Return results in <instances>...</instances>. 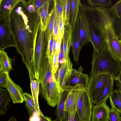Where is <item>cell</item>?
Wrapping results in <instances>:
<instances>
[{
  "label": "cell",
  "mask_w": 121,
  "mask_h": 121,
  "mask_svg": "<svg viewBox=\"0 0 121 121\" xmlns=\"http://www.w3.org/2000/svg\"><path fill=\"white\" fill-rule=\"evenodd\" d=\"M27 9L26 14L22 7L14 8L9 18L16 42L15 48L22 56L30 79H32L35 78L32 59L40 22L39 14L35 10L29 11Z\"/></svg>",
  "instance_id": "1"
},
{
  "label": "cell",
  "mask_w": 121,
  "mask_h": 121,
  "mask_svg": "<svg viewBox=\"0 0 121 121\" xmlns=\"http://www.w3.org/2000/svg\"><path fill=\"white\" fill-rule=\"evenodd\" d=\"M121 69V62L115 58L107 46L100 51H93L90 78L101 73L117 75Z\"/></svg>",
  "instance_id": "2"
},
{
  "label": "cell",
  "mask_w": 121,
  "mask_h": 121,
  "mask_svg": "<svg viewBox=\"0 0 121 121\" xmlns=\"http://www.w3.org/2000/svg\"><path fill=\"white\" fill-rule=\"evenodd\" d=\"M48 40L46 30L40 25L36 37L32 59L35 79L39 82L42 74L47 54Z\"/></svg>",
  "instance_id": "3"
},
{
  "label": "cell",
  "mask_w": 121,
  "mask_h": 121,
  "mask_svg": "<svg viewBox=\"0 0 121 121\" xmlns=\"http://www.w3.org/2000/svg\"><path fill=\"white\" fill-rule=\"evenodd\" d=\"M83 10L90 11L91 23L100 26L105 30L107 28L113 26V22L109 9L104 7H91L81 4Z\"/></svg>",
  "instance_id": "4"
},
{
  "label": "cell",
  "mask_w": 121,
  "mask_h": 121,
  "mask_svg": "<svg viewBox=\"0 0 121 121\" xmlns=\"http://www.w3.org/2000/svg\"><path fill=\"white\" fill-rule=\"evenodd\" d=\"M112 76L109 73H101L90 78L86 90L93 104H95L102 91Z\"/></svg>",
  "instance_id": "5"
},
{
  "label": "cell",
  "mask_w": 121,
  "mask_h": 121,
  "mask_svg": "<svg viewBox=\"0 0 121 121\" xmlns=\"http://www.w3.org/2000/svg\"><path fill=\"white\" fill-rule=\"evenodd\" d=\"M93 104L87 90H79L77 112L82 121H91Z\"/></svg>",
  "instance_id": "6"
},
{
  "label": "cell",
  "mask_w": 121,
  "mask_h": 121,
  "mask_svg": "<svg viewBox=\"0 0 121 121\" xmlns=\"http://www.w3.org/2000/svg\"><path fill=\"white\" fill-rule=\"evenodd\" d=\"M83 69L80 66L78 70L72 69L64 88V91L72 89H86L89 81L87 74L82 73Z\"/></svg>",
  "instance_id": "7"
},
{
  "label": "cell",
  "mask_w": 121,
  "mask_h": 121,
  "mask_svg": "<svg viewBox=\"0 0 121 121\" xmlns=\"http://www.w3.org/2000/svg\"><path fill=\"white\" fill-rule=\"evenodd\" d=\"M10 16V15H9ZM9 16L0 19V50L16 46L14 35L10 23Z\"/></svg>",
  "instance_id": "8"
},
{
  "label": "cell",
  "mask_w": 121,
  "mask_h": 121,
  "mask_svg": "<svg viewBox=\"0 0 121 121\" xmlns=\"http://www.w3.org/2000/svg\"><path fill=\"white\" fill-rule=\"evenodd\" d=\"M105 30L108 49L115 58L121 62V40L116 34L113 26Z\"/></svg>",
  "instance_id": "9"
},
{
  "label": "cell",
  "mask_w": 121,
  "mask_h": 121,
  "mask_svg": "<svg viewBox=\"0 0 121 121\" xmlns=\"http://www.w3.org/2000/svg\"><path fill=\"white\" fill-rule=\"evenodd\" d=\"M64 91L57 82L53 73L44 98L49 105L54 107L59 102Z\"/></svg>",
  "instance_id": "10"
},
{
  "label": "cell",
  "mask_w": 121,
  "mask_h": 121,
  "mask_svg": "<svg viewBox=\"0 0 121 121\" xmlns=\"http://www.w3.org/2000/svg\"><path fill=\"white\" fill-rule=\"evenodd\" d=\"M90 30L94 51L99 52L107 46V34L104 29L95 24Z\"/></svg>",
  "instance_id": "11"
},
{
  "label": "cell",
  "mask_w": 121,
  "mask_h": 121,
  "mask_svg": "<svg viewBox=\"0 0 121 121\" xmlns=\"http://www.w3.org/2000/svg\"><path fill=\"white\" fill-rule=\"evenodd\" d=\"M78 18L79 25V32L80 46L81 49L89 43H92L89 28V23L85 14L79 12Z\"/></svg>",
  "instance_id": "12"
},
{
  "label": "cell",
  "mask_w": 121,
  "mask_h": 121,
  "mask_svg": "<svg viewBox=\"0 0 121 121\" xmlns=\"http://www.w3.org/2000/svg\"><path fill=\"white\" fill-rule=\"evenodd\" d=\"M53 72L52 64L48 56L46 58L39 83L41 84V94L44 98L52 78Z\"/></svg>",
  "instance_id": "13"
},
{
  "label": "cell",
  "mask_w": 121,
  "mask_h": 121,
  "mask_svg": "<svg viewBox=\"0 0 121 121\" xmlns=\"http://www.w3.org/2000/svg\"><path fill=\"white\" fill-rule=\"evenodd\" d=\"M7 87L13 104L22 103L24 99L23 90L18 84H15L10 78L9 73L7 74Z\"/></svg>",
  "instance_id": "14"
},
{
  "label": "cell",
  "mask_w": 121,
  "mask_h": 121,
  "mask_svg": "<svg viewBox=\"0 0 121 121\" xmlns=\"http://www.w3.org/2000/svg\"><path fill=\"white\" fill-rule=\"evenodd\" d=\"M109 107L105 102L92 108L91 121H108Z\"/></svg>",
  "instance_id": "15"
},
{
  "label": "cell",
  "mask_w": 121,
  "mask_h": 121,
  "mask_svg": "<svg viewBox=\"0 0 121 121\" xmlns=\"http://www.w3.org/2000/svg\"><path fill=\"white\" fill-rule=\"evenodd\" d=\"M79 90H69L65 101L64 110L68 112L69 118L70 119H73L74 118L77 112Z\"/></svg>",
  "instance_id": "16"
},
{
  "label": "cell",
  "mask_w": 121,
  "mask_h": 121,
  "mask_svg": "<svg viewBox=\"0 0 121 121\" xmlns=\"http://www.w3.org/2000/svg\"><path fill=\"white\" fill-rule=\"evenodd\" d=\"M73 64L70 61H66L54 74L56 81L64 91V88L73 69Z\"/></svg>",
  "instance_id": "17"
},
{
  "label": "cell",
  "mask_w": 121,
  "mask_h": 121,
  "mask_svg": "<svg viewBox=\"0 0 121 121\" xmlns=\"http://www.w3.org/2000/svg\"><path fill=\"white\" fill-rule=\"evenodd\" d=\"M73 32L72 26L70 23L65 25L64 34L62 38L65 58L68 61H70L69 54L73 40Z\"/></svg>",
  "instance_id": "18"
},
{
  "label": "cell",
  "mask_w": 121,
  "mask_h": 121,
  "mask_svg": "<svg viewBox=\"0 0 121 121\" xmlns=\"http://www.w3.org/2000/svg\"><path fill=\"white\" fill-rule=\"evenodd\" d=\"M22 0H0V19L9 16L15 7Z\"/></svg>",
  "instance_id": "19"
},
{
  "label": "cell",
  "mask_w": 121,
  "mask_h": 121,
  "mask_svg": "<svg viewBox=\"0 0 121 121\" xmlns=\"http://www.w3.org/2000/svg\"><path fill=\"white\" fill-rule=\"evenodd\" d=\"M114 77L112 76L105 85L98 97L95 105L106 102L109 97L113 91Z\"/></svg>",
  "instance_id": "20"
},
{
  "label": "cell",
  "mask_w": 121,
  "mask_h": 121,
  "mask_svg": "<svg viewBox=\"0 0 121 121\" xmlns=\"http://www.w3.org/2000/svg\"><path fill=\"white\" fill-rule=\"evenodd\" d=\"M50 0H46L39 9L38 13L40 19V24L43 30H46L50 18L48 13V8Z\"/></svg>",
  "instance_id": "21"
},
{
  "label": "cell",
  "mask_w": 121,
  "mask_h": 121,
  "mask_svg": "<svg viewBox=\"0 0 121 121\" xmlns=\"http://www.w3.org/2000/svg\"><path fill=\"white\" fill-rule=\"evenodd\" d=\"M69 92V90H65L62 94L56 105L55 113L56 118L53 121H61L63 119L65 102Z\"/></svg>",
  "instance_id": "22"
},
{
  "label": "cell",
  "mask_w": 121,
  "mask_h": 121,
  "mask_svg": "<svg viewBox=\"0 0 121 121\" xmlns=\"http://www.w3.org/2000/svg\"><path fill=\"white\" fill-rule=\"evenodd\" d=\"M12 61L6 52L0 50V73H9L12 68Z\"/></svg>",
  "instance_id": "23"
},
{
  "label": "cell",
  "mask_w": 121,
  "mask_h": 121,
  "mask_svg": "<svg viewBox=\"0 0 121 121\" xmlns=\"http://www.w3.org/2000/svg\"><path fill=\"white\" fill-rule=\"evenodd\" d=\"M11 99L9 93L7 89L0 88V115H4L8 110L7 107Z\"/></svg>",
  "instance_id": "24"
},
{
  "label": "cell",
  "mask_w": 121,
  "mask_h": 121,
  "mask_svg": "<svg viewBox=\"0 0 121 121\" xmlns=\"http://www.w3.org/2000/svg\"><path fill=\"white\" fill-rule=\"evenodd\" d=\"M76 22V31L74 36L73 38L72 45V51L73 59L76 62L78 60L80 52L81 49L80 46V41L79 35V20L78 18Z\"/></svg>",
  "instance_id": "25"
},
{
  "label": "cell",
  "mask_w": 121,
  "mask_h": 121,
  "mask_svg": "<svg viewBox=\"0 0 121 121\" xmlns=\"http://www.w3.org/2000/svg\"><path fill=\"white\" fill-rule=\"evenodd\" d=\"M109 98L111 108L121 114V90L115 89Z\"/></svg>",
  "instance_id": "26"
},
{
  "label": "cell",
  "mask_w": 121,
  "mask_h": 121,
  "mask_svg": "<svg viewBox=\"0 0 121 121\" xmlns=\"http://www.w3.org/2000/svg\"><path fill=\"white\" fill-rule=\"evenodd\" d=\"M71 25L73 31L78 17L79 9L81 3L80 0H71Z\"/></svg>",
  "instance_id": "27"
},
{
  "label": "cell",
  "mask_w": 121,
  "mask_h": 121,
  "mask_svg": "<svg viewBox=\"0 0 121 121\" xmlns=\"http://www.w3.org/2000/svg\"><path fill=\"white\" fill-rule=\"evenodd\" d=\"M23 96L26 107L30 117L32 116L34 113L36 111H38L39 113L32 95L26 92L24 93Z\"/></svg>",
  "instance_id": "28"
},
{
  "label": "cell",
  "mask_w": 121,
  "mask_h": 121,
  "mask_svg": "<svg viewBox=\"0 0 121 121\" xmlns=\"http://www.w3.org/2000/svg\"><path fill=\"white\" fill-rule=\"evenodd\" d=\"M39 84V82L36 80H35L30 81V86L32 95L39 113L40 114L42 113L40 110L38 102Z\"/></svg>",
  "instance_id": "29"
},
{
  "label": "cell",
  "mask_w": 121,
  "mask_h": 121,
  "mask_svg": "<svg viewBox=\"0 0 121 121\" xmlns=\"http://www.w3.org/2000/svg\"><path fill=\"white\" fill-rule=\"evenodd\" d=\"M49 14L50 18L46 30L48 41L51 35L53 33L54 24L56 16L55 9L54 6Z\"/></svg>",
  "instance_id": "30"
},
{
  "label": "cell",
  "mask_w": 121,
  "mask_h": 121,
  "mask_svg": "<svg viewBox=\"0 0 121 121\" xmlns=\"http://www.w3.org/2000/svg\"><path fill=\"white\" fill-rule=\"evenodd\" d=\"M63 9L62 16L64 25L69 23L71 1L63 0Z\"/></svg>",
  "instance_id": "31"
},
{
  "label": "cell",
  "mask_w": 121,
  "mask_h": 121,
  "mask_svg": "<svg viewBox=\"0 0 121 121\" xmlns=\"http://www.w3.org/2000/svg\"><path fill=\"white\" fill-rule=\"evenodd\" d=\"M56 16L58 21L62 16L63 9V0H54Z\"/></svg>",
  "instance_id": "32"
},
{
  "label": "cell",
  "mask_w": 121,
  "mask_h": 121,
  "mask_svg": "<svg viewBox=\"0 0 121 121\" xmlns=\"http://www.w3.org/2000/svg\"><path fill=\"white\" fill-rule=\"evenodd\" d=\"M87 2L91 6H99L102 7L110 6L112 3L111 0H88Z\"/></svg>",
  "instance_id": "33"
},
{
  "label": "cell",
  "mask_w": 121,
  "mask_h": 121,
  "mask_svg": "<svg viewBox=\"0 0 121 121\" xmlns=\"http://www.w3.org/2000/svg\"><path fill=\"white\" fill-rule=\"evenodd\" d=\"M110 12L116 17L121 18V0L117 2L109 9Z\"/></svg>",
  "instance_id": "34"
},
{
  "label": "cell",
  "mask_w": 121,
  "mask_h": 121,
  "mask_svg": "<svg viewBox=\"0 0 121 121\" xmlns=\"http://www.w3.org/2000/svg\"><path fill=\"white\" fill-rule=\"evenodd\" d=\"M54 37L53 33L51 35L50 38L48 41L47 54L48 57L50 59L51 62L52 64L53 55V47Z\"/></svg>",
  "instance_id": "35"
},
{
  "label": "cell",
  "mask_w": 121,
  "mask_h": 121,
  "mask_svg": "<svg viewBox=\"0 0 121 121\" xmlns=\"http://www.w3.org/2000/svg\"><path fill=\"white\" fill-rule=\"evenodd\" d=\"M121 121V114L112 108L110 109L109 113L108 121Z\"/></svg>",
  "instance_id": "36"
},
{
  "label": "cell",
  "mask_w": 121,
  "mask_h": 121,
  "mask_svg": "<svg viewBox=\"0 0 121 121\" xmlns=\"http://www.w3.org/2000/svg\"><path fill=\"white\" fill-rule=\"evenodd\" d=\"M66 61V60L65 58L63 44L62 40L60 52L58 55V67L57 70L60 69L63 64Z\"/></svg>",
  "instance_id": "37"
},
{
  "label": "cell",
  "mask_w": 121,
  "mask_h": 121,
  "mask_svg": "<svg viewBox=\"0 0 121 121\" xmlns=\"http://www.w3.org/2000/svg\"><path fill=\"white\" fill-rule=\"evenodd\" d=\"M58 55L56 52L53 57L52 64L53 72L55 74L56 72L58 67Z\"/></svg>",
  "instance_id": "38"
},
{
  "label": "cell",
  "mask_w": 121,
  "mask_h": 121,
  "mask_svg": "<svg viewBox=\"0 0 121 121\" xmlns=\"http://www.w3.org/2000/svg\"><path fill=\"white\" fill-rule=\"evenodd\" d=\"M46 0H31L32 4L34 6L36 12L39 13V9L43 4Z\"/></svg>",
  "instance_id": "39"
},
{
  "label": "cell",
  "mask_w": 121,
  "mask_h": 121,
  "mask_svg": "<svg viewBox=\"0 0 121 121\" xmlns=\"http://www.w3.org/2000/svg\"><path fill=\"white\" fill-rule=\"evenodd\" d=\"M0 86L7 89V74L0 73Z\"/></svg>",
  "instance_id": "40"
},
{
  "label": "cell",
  "mask_w": 121,
  "mask_h": 121,
  "mask_svg": "<svg viewBox=\"0 0 121 121\" xmlns=\"http://www.w3.org/2000/svg\"><path fill=\"white\" fill-rule=\"evenodd\" d=\"M61 121H82L80 119L77 112L74 118L73 119H70L69 117L68 112L66 111H65L64 118Z\"/></svg>",
  "instance_id": "41"
},
{
  "label": "cell",
  "mask_w": 121,
  "mask_h": 121,
  "mask_svg": "<svg viewBox=\"0 0 121 121\" xmlns=\"http://www.w3.org/2000/svg\"><path fill=\"white\" fill-rule=\"evenodd\" d=\"M64 26L62 16L58 21V34L62 37L64 31Z\"/></svg>",
  "instance_id": "42"
},
{
  "label": "cell",
  "mask_w": 121,
  "mask_h": 121,
  "mask_svg": "<svg viewBox=\"0 0 121 121\" xmlns=\"http://www.w3.org/2000/svg\"><path fill=\"white\" fill-rule=\"evenodd\" d=\"M54 39L57 40L59 34L58 22L56 16L53 30Z\"/></svg>",
  "instance_id": "43"
},
{
  "label": "cell",
  "mask_w": 121,
  "mask_h": 121,
  "mask_svg": "<svg viewBox=\"0 0 121 121\" xmlns=\"http://www.w3.org/2000/svg\"><path fill=\"white\" fill-rule=\"evenodd\" d=\"M114 79L117 82L118 89L121 90V69L118 74L114 77Z\"/></svg>",
  "instance_id": "44"
},
{
  "label": "cell",
  "mask_w": 121,
  "mask_h": 121,
  "mask_svg": "<svg viewBox=\"0 0 121 121\" xmlns=\"http://www.w3.org/2000/svg\"><path fill=\"white\" fill-rule=\"evenodd\" d=\"M62 37L58 34L56 44V52L58 55L60 52V47Z\"/></svg>",
  "instance_id": "45"
},
{
  "label": "cell",
  "mask_w": 121,
  "mask_h": 121,
  "mask_svg": "<svg viewBox=\"0 0 121 121\" xmlns=\"http://www.w3.org/2000/svg\"><path fill=\"white\" fill-rule=\"evenodd\" d=\"M39 113L37 111H35L29 119V121H40Z\"/></svg>",
  "instance_id": "46"
},
{
  "label": "cell",
  "mask_w": 121,
  "mask_h": 121,
  "mask_svg": "<svg viewBox=\"0 0 121 121\" xmlns=\"http://www.w3.org/2000/svg\"><path fill=\"white\" fill-rule=\"evenodd\" d=\"M39 115L40 121H53L50 117L44 116L42 113L39 114Z\"/></svg>",
  "instance_id": "47"
},
{
  "label": "cell",
  "mask_w": 121,
  "mask_h": 121,
  "mask_svg": "<svg viewBox=\"0 0 121 121\" xmlns=\"http://www.w3.org/2000/svg\"><path fill=\"white\" fill-rule=\"evenodd\" d=\"M57 40L55 39H54V41L53 47V56L54 54L56 53V44Z\"/></svg>",
  "instance_id": "48"
},
{
  "label": "cell",
  "mask_w": 121,
  "mask_h": 121,
  "mask_svg": "<svg viewBox=\"0 0 121 121\" xmlns=\"http://www.w3.org/2000/svg\"><path fill=\"white\" fill-rule=\"evenodd\" d=\"M8 121H17L15 118L13 116L11 117Z\"/></svg>",
  "instance_id": "49"
},
{
  "label": "cell",
  "mask_w": 121,
  "mask_h": 121,
  "mask_svg": "<svg viewBox=\"0 0 121 121\" xmlns=\"http://www.w3.org/2000/svg\"></svg>",
  "instance_id": "50"
}]
</instances>
